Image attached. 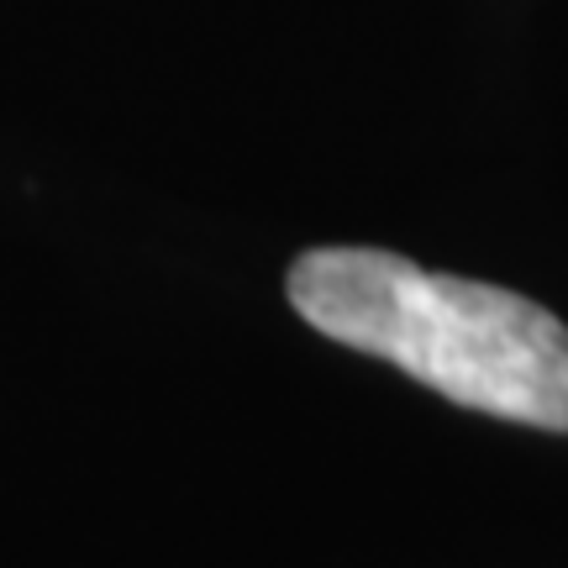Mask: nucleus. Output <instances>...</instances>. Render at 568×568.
<instances>
[{
  "label": "nucleus",
  "mask_w": 568,
  "mask_h": 568,
  "mask_svg": "<svg viewBox=\"0 0 568 568\" xmlns=\"http://www.w3.org/2000/svg\"><path fill=\"white\" fill-rule=\"evenodd\" d=\"M290 305L453 406L568 432V326L516 290L432 274L385 247H316L290 268Z\"/></svg>",
  "instance_id": "1"
}]
</instances>
